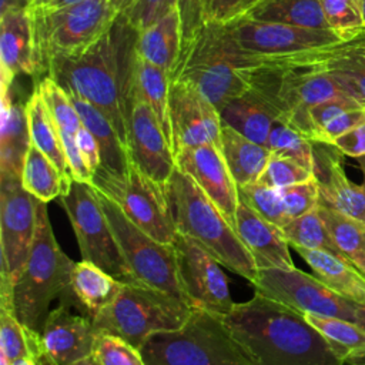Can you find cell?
<instances>
[{
  "label": "cell",
  "mask_w": 365,
  "mask_h": 365,
  "mask_svg": "<svg viewBox=\"0 0 365 365\" xmlns=\"http://www.w3.org/2000/svg\"><path fill=\"white\" fill-rule=\"evenodd\" d=\"M138 30L125 14L87 48L53 58L47 76L63 88L97 107L114 125L127 147L131 110L135 101Z\"/></svg>",
  "instance_id": "1"
},
{
  "label": "cell",
  "mask_w": 365,
  "mask_h": 365,
  "mask_svg": "<svg viewBox=\"0 0 365 365\" xmlns=\"http://www.w3.org/2000/svg\"><path fill=\"white\" fill-rule=\"evenodd\" d=\"M222 318L258 365H344L304 314L257 291Z\"/></svg>",
  "instance_id": "2"
},
{
  "label": "cell",
  "mask_w": 365,
  "mask_h": 365,
  "mask_svg": "<svg viewBox=\"0 0 365 365\" xmlns=\"http://www.w3.org/2000/svg\"><path fill=\"white\" fill-rule=\"evenodd\" d=\"M230 58L240 71L302 66L345 43L329 29H308L240 17L221 24Z\"/></svg>",
  "instance_id": "3"
},
{
  "label": "cell",
  "mask_w": 365,
  "mask_h": 365,
  "mask_svg": "<svg viewBox=\"0 0 365 365\" xmlns=\"http://www.w3.org/2000/svg\"><path fill=\"white\" fill-rule=\"evenodd\" d=\"M170 214L178 234L204 247L221 265L251 284L258 268L235 228L198 184L177 165L165 185Z\"/></svg>",
  "instance_id": "4"
},
{
  "label": "cell",
  "mask_w": 365,
  "mask_h": 365,
  "mask_svg": "<svg viewBox=\"0 0 365 365\" xmlns=\"http://www.w3.org/2000/svg\"><path fill=\"white\" fill-rule=\"evenodd\" d=\"M140 351L147 365H258L222 315L204 309L178 329L153 334Z\"/></svg>",
  "instance_id": "5"
},
{
  "label": "cell",
  "mask_w": 365,
  "mask_h": 365,
  "mask_svg": "<svg viewBox=\"0 0 365 365\" xmlns=\"http://www.w3.org/2000/svg\"><path fill=\"white\" fill-rule=\"evenodd\" d=\"M46 204L38 201L36 237L11 295L16 317L37 334L50 312V302L54 298L61 301L68 294L76 265L54 237Z\"/></svg>",
  "instance_id": "6"
},
{
  "label": "cell",
  "mask_w": 365,
  "mask_h": 365,
  "mask_svg": "<svg viewBox=\"0 0 365 365\" xmlns=\"http://www.w3.org/2000/svg\"><path fill=\"white\" fill-rule=\"evenodd\" d=\"M192 307L161 289L144 284H123L113 302L93 318L94 331L117 335L135 348L155 332L181 328L192 312Z\"/></svg>",
  "instance_id": "7"
},
{
  "label": "cell",
  "mask_w": 365,
  "mask_h": 365,
  "mask_svg": "<svg viewBox=\"0 0 365 365\" xmlns=\"http://www.w3.org/2000/svg\"><path fill=\"white\" fill-rule=\"evenodd\" d=\"M30 10L41 73H46L53 58L87 48L118 16L108 0H84L61 9Z\"/></svg>",
  "instance_id": "8"
},
{
  "label": "cell",
  "mask_w": 365,
  "mask_h": 365,
  "mask_svg": "<svg viewBox=\"0 0 365 365\" xmlns=\"http://www.w3.org/2000/svg\"><path fill=\"white\" fill-rule=\"evenodd\" d=\"M91 184L150 237L163 244L174 242L177 231L170 214L165 187L151 180L131 161L123 174L97 168Z\"/></svg>",
  "instance_id": "9"
},
{
  "label": "cell",
  "mask_w": 365,
  "mask_h": 365,
  "mask_svg": "<svg viewBox=\"0 0 365 365\" xmlns=\"http://www.w3.org/2000/svg\"><path fill=\"white\" fill-rule=\"evenodd\" d=\"M58 201L74 230L81 259L98 265L123 284H140L128 269L94 185L73 180Z\"/></svg>",
  "instance_id": "10"
},
{
  "label": "cell",
  "mask_w": 365,
  "mask_h": 365,
  "mask_svg": "<svg viewBox=\"0 0 365 365\" xmlns=\"http://www.w3.org/2000/svg\"><path fill=\"white\" fill-rule=\"evenodd\" d=\"M38 200L19 177L0 174V308L14 312L13 287L30 254L37 228Z\"/></svg>",
  "instance_id": "11"
},
{
  "label": "cell",
  "mask_w": 365,
  "mask_h": 365,
  "mask_svg": "<svg viewBox=\"0 0 365 365\" xmlns=\"http://www.w3.org/2000/svg\"><path fill=\"white\" fill-rule=\"evenodd\" d=\"M173 78L192 84L218 111L250 90L248 81L230 58L221 24L215 21L202 26L182 54Z\"/></svg>",
  "instance_id": "12"
},
{
  "label": "cell",
  "mask_w": 365,
  "mask_h": 365,
  "mask_svg": "<svg viewBox=\"0 0 365 365\" xmlns=\"http://www.w3.org/2000/svg\"><path fill=\"white\" fill-rule=\"evenodd\" d=\"M97 192L133 277L140 284L161 289L187 302L180 285L173 244H163L150 237L133 224L108 197Z\"/></svg>",
  "instance_id": "13"
},
{
  "label": "cell",
  "mask_w": 365,
  "mask_h": 365,
  "mask_svg": "<svg viewBox=\"0 0 365 365\" xmlns=\"http://www.w3.org/2000/svg\"><path fill=\"white\" fill-rule=\"evenodd\" d=\"M252 285L257 292L301 314L345 319L365 328V304L336 292L314 274H307L298 268L258 269Z\"/></svg>",
  "instance_id": "14"
},
{
  "label": "cell",
  "mask_w": 365,
  "mask_h": 365,
  "mask_svg": "<svg viewBox=\"0 0 365 365\" xmlns=\"http://www.w3.org/2000/svg\"><path fill=\"white\" fill-rule=\"evenodd\" d=\"M180 285L194 309L227 315L235 305L221 264L198 242L178 234L173 242Z\"/></svg>",
  "instance_id": "15"
},
{
  "label": "cell",
  "mask_w": 365,
  "mask_h": 365,
  "mask_svg": "<svg viewBox=\"0 0 365 365\" xmlns=\"http://www.w3.org/2000/svg\"><path fill=\"white\" fill-rule=\"evenodd\" d=\"M168 120L174 155L184 148L204 144L221 147L222 123L218 108L181 78H173L170 83Z\"/></svg>",
  "instance_id": "16"
},
{
  "label": "cell",
  "mask_w": 365,
  "mask_h": 365,
  "mask_svg": "<svg viewBox=\"0 0 365 365\" xmlns=\"http://www.w3.org/2000/svg\"><path fill=\"white\" fill-rule=\"evenodd\" d=\"M127 151L138 170L160 185H167L175 168L171 143L153 110L140 98H135L130 115Z\"/></svg>",
  "instance_id": "17"
},
{
  "label": "cell",
  "mask_w": 365,
  "mask_h": 365,
  "mask_svg": "<svg viewBox=\"0 0 365 365\" xmlns=\"http://www.w3.org/2000/svg\"><path fill=\"white\" fill-rule=\"evenodd\" d=\"M342 157L332 144L314 143L312 173L319 190V202L365 222V157L356 158L364 175L361 184L348 178Z\"/></svg>",
  "instance_id": "18"
},
{
  "label": "cell",
  "mask_w": 365,
  "mask_h": 365,
  "mask_svg": "<svg viewBox=\"0 0 365 365\" xmlns=\"http://www.w3.org/2000/svg\"><path fill=\"white\" fill-rule=\"evenodd\" d=\"M174 157L175 165L198 184L234 227L240 201L238 185L225 164L221 148L214 144H204L184 148Z\"/></svg>",
  "instance_id": "19"
},
{
  "label": "cell",
  "mask_w": 365,
  "mask_h": 365,
  "mask_svg": "<svg viewBox=\"0 0 365 365\" xmlns=\"http://www.w3.org/2000/svg\"><path fill=\"white\" fill-rule=\"evenodd\" d=\"M70 308L60 304L50 311L38 332L41 352L53 365H70L93 352L96 331L91 318L73 314Z\"/></svg>",
  "instance_id": "20"
},
{
  "label": "cell",
  "mask_w": 365,
  "mask_h": 365,
  "mask_svg": "<svg viewBox=\"0 0 365 365\" xmlns=\"http://www.w3.org/2000/svg\"><path fill=\"white\" fill-rule=\"evenodd\" d=\"M234 228L258 269L295 268L289 254V242L281 228L259 215L241 197L235 212Z\"/></svg>",
  "instance_id": "21"
},
{
  "label": "cell",
  "mask_w": 365,
  "mask_h": 365,
  "mask_svg": "<svg viewBox=\"0 0 365 365\" xmlns=\"http://www.w3.org/2000/svg\"><path fill=\"white\" fill-rule=\"evenodd\" d=\"M1 84H11L19 76L38 74L33 19L30 9H10L0 14Z\"/></svg>",
  "instance_id": "22"
},
{
  "label": "cell",
  "mask_w": 365,
  "mask_h": 365,
  "mask_svg": "<svg viewBox=\"0 0 365 365\" xmlns=\"http://www.w3.org/2000/svg\"><path fill=\"white\" fill-rule=\"evenodd\" d=\"M13 83L1 84L0 174L20 178L31 138L26 103H21L13 93Z\"/></svg>",
  "instance_id": "23"
},
{
  "label": "cell",
  "mask_w": 365,
  "mask_h": 365,
  "mask_svg": "<svg viewBox=\"0 0 365 365\" xmlns=\"http://www.w3.org/2000/svg\"><path fill=\"white\" fill-rule=\"evenodd\" d=\"M123 282L101 269L98 265L81 259L76 262L71 272L68 294L61 299V304L77 307L93 318L104 307L115 299L121 291Z\"/></svg>",
  "instance_id": "24"
},
{
  "label": "cell",
  "mask_w": 365,
  "mask_h": 365,
  "mask_svg": "<svg viewBox=\"0 0 365 365\" xmlns=\"http://www.w3.org/2000/svg\"><path fill=\"white\" fill-rule=\"evenodd\" d=\"M182 51V31L178 7L138 31L137 53L144 60L164 68L171 78Z\"/></svg>",
  "instance_id": "25"
},
{
  "label": "cell",
  "mask_w": 365,
  "mask_h": 365,
  "mask_svg": "<svg viewBox=\"0 0 365 365\" xmlns=\"http://www.w3.org/2000/svg\"><path fill=\"white\" fill-rule=\"evenodd\" d=\"M312 274L336 292L365 304V275L348 259L322 250L292 247Z\"/></svg>",
  "instance_id": "26"
},
{
  "label": "cell",
  "mask_w": 365,
  "mask_h": 365,
  "mask_svg": "<svg viewBox=\"0 0 365 365\" xmlns=\"http://www.w3.org/2000/svg\"><path fill=\"white\" fill-rule=\"evenodd\" d=\"M221 123L231 127L244 137L267 145L269 131L278 115L252 90L230 100L220 110Z\"/></svg>",
  "instance_id": "27"
},
{
  "label": "cell",
  "mask_w": 365,
  "mask_h": 365,
  "mask_svg": "<svg viewBox=\"0 0 365 365\" xmlns=\"http://www.w3.org/2000/svg\"><path fill=\"white\" fill-rule=\"evenodd\" d=\"M220 148L238 187L257 182L272 154L267 145L258 144L224 124Z\"/></svg>",
  "instance_id": "28"
},
{
  "label": "cell",
  "mask_w": 365,
  "mask_h": 365,
  "mask_svg": "<svg viewBox=\"0 0 365 365\" xmlns=\"http://www.w3.org/2000/svg\"><path fill=\"white\" fill-rule=\"evenodd\" d=\"M68 94L76 106L81 124L96 137L98 143L101 157L98 168L110 173L123 174L130 164V157L125 144L120 138L111 121L97 107H94L84 98L73 93Z\"/></svg>",
  "instance_id": "29"
},
{
  "label": "cell",
  "mask_w": 365,
  "mask_h": 365,
  "mask_svg": "<svg viewBox=\"0 0 365 365\" xmlns=\"http://www.w3.org/2000/svg\"><path fill=\"white\" fill-rule=\"evenodd\" d=\"M26 113L31 144L36 145L43 154H46L58 168L64 180L71 184L73 177L66 160L58 127L53 120L37 87L26 101Z\"/></svg>",
  "instance_id": "30"
},
{
  "label": "cell",
  "mask_w": 365,
  "mask_h": 365,
  "mask_svg": "<svg viewBox=\"0 0 365 365\" xmlns=\"http://www.w3.org/2000/svg\"><path fill=\"white\" fill-rule=\"evenodd\" d=\"M318 64L338 81L348 97L365 106V50L355 38L335 47Z\"/></svg>",
  "instance_id": "31"
},
{
  "label": "cell",
  "mask_w": 365,
  "mask_h": 365,
  "mask_svg": "<svg viewBox=\"0 0 365 365\" xmlns=\"http://www.w3.org/2000/svg\"><path fill=\"white\" fill-rule=\"evenodd\" d=\"M344 365H365V328L345 319L304 314Z\"/></svg>",
  "instance_id": "32"
},
{
  "label": "cell",
  "mask_w": 365,
  "mask_h": 365,
  "mask_svg": "<svg viewBox=\"0 0 365 365\" xmlns=\"http://www.w3.org/2000/svg\"><path fill=\"white\" fill-rule=\"evenodd\" d=\"M244 17L308 29H328L319 0H261Z\"/></svg>",
  "instance_id": "33"
},
{
  "label": "cell",
  "mask_w": 365,
  "mask_h": 365,
  "mask_svg": "<svg viewBox=\"0 0 365 365\" xmlns=\"http://www.w3.org/2000/svg\"><path fill=\"white\" fill-rule=\"evenodd\" d=\"M317 211L344 257L365 275V222L321 202Z\"/></svg>",
  "instance_id": "34"
},
{
  "label": "cell",
  "mask_w": 365,
  "mask_h": 365,
  "mask_svg": "<svg viewBox=\"0 0 365 365\" xmlns=\"http://www.w3.org/2000/svg\"><path fill=\"white\" fill-rule=\"evenodd\" d=\"M20 180L23 187L43 202L60 198L71 185L64 180L54 163L33 144L26 155Z\"/></svg>",
  "instance_id": "35"
},
{
  "label": "cell",
  "mask_w": 365,
  "mask_h": 365,
  "mask_svg": "<svg viewBox=\"0 0 365 365\" xmlns=\"http://www.w3.org/2000/svg\"><path fill=\"white\" fill-rule=\"evenodd\" d=\"M170 83H171V76L168 71L137 56L135 98L143 100L153 110L168 140H170V120H168Z\"/></svg>",
  "instance_id": "36"
},
{
  "label": "cell",
  "mask_w": 365,
  "mask_h": 365,
  "mask_svg": "<svg viewBox=\"0 0 365 365\" xmlns=\"http://www.w3.org/2000/svg\"><path fill=\"white\" fill-rule=\"evenodd\" d=\"M40 335L26 328L16 314L10 309L0 308V359L9 364L33 356H41Z\"/></svg>",
  "instance_id": "37"
},
{
  "label": "cell",
  "mask_w": 365,
  "mask_h": 365,
  "mask_svg": "<svg viewBox=\"0 0 365 365\" xmlns=\"http://www.w3.org/2000/svg\"><path fill=\"white\" fill-rule=\"evenodd\" d=\"M281 231L291 247L322 250L339 258H345L329 235L317 208L298 218L289 220L284 227H281Z\"/></svg>",
  "instance_id": "38"
},
{
  "label": "cell",
  "mask_w": 365,
  "mask_h": 365,
  "mask_svg": "<svg viewBox=\"0 0 365 365\" xmlns=\"http://www.w3.org/2000/svg\"><path fill=\"white\" fill-rule=\"evenodd\" d=\"M267 147L272 154L292 158L311 171L314 168V143L284 120L272 124Z\"/></svg>",
  "instance_id": "39"
},
{
  "label": "cell",
  "mask_w": 365,
  "mask_h": 365,
  "mask_svg": "<svg viewBox=\"0 0 365 365\" xmlns=\"http://www.w3.org/2000/svg\"><path fill=\"white\" fill-rule=\"evenodd\" d=\"M37 88L40 90L44 103L58 127V131L76 134L83 124L68 91L50 76H46L37 84Z\"/></svg>",
  "instance_id": "40"
},
{
  "label": "cell",
  "mask_w": 365,
  "mask_h": 365,
  "mask_svg": "<svg viewBox=\"0 0 365 365\" xmlns=\"http://www.w3.org/2000/svg\"><path fill=\"white\" fill-rule=\"evenodd\" d=\"M328 29L345 41L364 31L362 0H319Z\"/></svg>",
  "instance_id": "41"
},
{
  "label": "cell",
  "mask_w": 365,
  "mask_h": 365,
  "mask_svg": "<svg viewBox=\"0 0 365 365\" xmlns=\"http://www.w3.org/2000/svg\"><path fill=\"white\" fill-rule=\"evenodd\" d=\"M238 195L244 198L259 215L279 228L289 221L284 208L281 190L257 181L238 187Z\"/></svg>",
  "instance_id": "42"
},
{
  "label": "cell",
  "mask_w": 365,
  "mask_h": 365,
  "mask_svg": "<svg viewBox=\"0 0 365 365\" xmlns=\"http://www.w3.org/2000/svg\"><path fill=\"white\" fill-rule=\"evenodd\" d=\"M91 356L98 365H147L138 348L103 331L96 332Z\"/></svg>",
  "instance_id": "43"
},
{
  "label": "cell",
  "mask_w": 365,
  "mask_h": 365,
  "mask_svg": "<svg viewBox=\"0 0 365 365\" xmlns=\"http://www.w3.org/2000/svg\"><path fill=\"white\" fill-rule=\"evenodd\" d=\"M311 178H314V173L307 167L301 165L298 161L282 155L271 154L267 167L258 181L269 187L282 190L308 181Z\"/></svg>",
  "instance_id": "44"
},
{
  "label": "cell",
  "mask_w": 365,
  "mask_h": 365,
  "mask_svg": "<svg viewBox=\"0 0 365 365\" xmlns=\"http://www.w3.org/2000/svg\"><path fill=\"white\" fill-rule=\"evenodd\" d=\"M356 107H362V104H359L356 100L351 97L331 98L308 107L305 117V135L311 141H315L317 134L325 124H328L336 115Z\"/></svg>",
  "instance_id": "45"
},
{
  "label": "cell",
  "mask_w": 365,
  "mask_h": 365,
  "mask_svg": "<svg viewBox=\"0 0 365 365\" xmlns=\"http://www.w3.org/2000/svg\"><path fill=\"white\" fill-rule=\"evenodd\" d=\"M281 194L288 220L308 214L319 204V190L315 178L282 188Z\"/></svg>",
  "instance_id": "46"
},
{
  "label": "cell",
  "mask_w": 365,
  "mask_h": 365,
  "mask_svg": "<svg viewBox=\"0 0 365 365\" xmlns=\"http://www.w3.org/2000/svg\"><path fill=\"white\" fill-rule=\"evenodd\" d=\"M177 7L181 17L182 57V54L197 37L198 31L207 23V0H178Z\"/></svg>",
  "instance_id": "47"
},
{
  "label": "cell",
  "mask_w": 365,
  "mask_h": 365,
  "mask_svg": "<svg viewBox=\"0 0 365 365\" xmlns=\"http://www.w3.org/2000/svg\"><path fill=\"white\" fill-rule=\"evenodd\" d=\"M178 0H138L127 13L128 21L140 31L177 7Z\"/></svg>",
  "instance_id": "48"
},
{
  "label": "cell",
  "mask_w": 365,
  "mask_h": 365,
  "mask_svg": "<svg viewBox=\"0 0 365 365\" xmlns=\"http://www.w3.org/2000/svg\"><path fill=\"white\" fill-rule=\"evenodd\" d=\"M365 124V107H356L352 110H348L339 115H336L334 120H331L328 124H325L319 133L317 134V138L314 143H325L332 144L334 140L344 135L345 133Z\"/></svg>",
  "instance_id": "49"
},
{
  "label": "cell",
  "mask_w": 365,
  "mask_h": 365,
  "mask_svg": "<svg viewBox=\"0 0 365 365\" xmlns=\"http://www.w3.org/2000/svg\"><path fill=\"white\" fill-rule=\"evenodd\" d=\"M261 0H207V21L220 24L244 17Z\"/></svg>",
  "instance_id": "50"
},
{
  "label": "cell",
  "mask_w": 365,
  "mask_h": 365,
  "mask_svg": "<svg viewBox=\"0 0 365 365\" xmlns=\"http://www.w3.org/2000/svg\"><path fill=\"white\" fill-rule=\"evenodd\" d=\"M332 145L336 147L344 155L354 158L365 157V124L338 137L332 141Z\"/></svg>",
  "instance_id": "51"
},
{
  "label": "cell",
  "mask_w": 365,
  "mask_h": 365,
  "mask_svg": "<svg viewBox=\"0 0 365 365\" xmlns=\"http://www.w3.org/2000/svg\"><path fill=\"white\" fill-rule=\"evenodd\" d=\"M76 143L84 161L87 163L88 168L94 174V171L100 167V163H101L100 147L96 137L84 125H81L76 133Z\"/></svg>",
  "instance_id": "52"
},
{
  "label": "cell",
  "mask_w": 365,
  "mask_h": 365,
  "mask_svg": "<svg viewBox=\"0 0 365 365\" xmlns=\"http://www.w3.org/2000/svg\"><path fill=\"white\" fill-rule=\"evenodd\" d=\"M84 0H33L30 7L37 9H61L67 6H73L77 3H81Z\"/></svg>",
  "instance_id": "53"
},
{
  "label": "cell",
  "mask_w": 365,
  "mask_h": 365,
  "mask_svg": "<svg viewBox=\"0 0 365 365\" xmlns=\"http://www.w3.org/2000/svg\"><path fill=\"white\" fill-rule=\"evenodd\" d=\"M33 0H0V14L10 9H30Z\"/></svg>",
  "instance_id": "54"
},
{
  "label": "cell",
  "mask_w": 365,
  "mask_h": 365,
  "mask_svg": "<svg viewBox=\"0 0 365 365\" xmlns=\"http://www.w3.org/2000/svg\"><path fill=\"white\" fill-rule=\"evenodd\" d=\"M117 14H125L138 0H108Z\"/></svg>",
  "instance_id": "55"
},
{
  "label": "cell",
  "mask_w": 365,
  "mask_h": 365,
  "mask_svg": "<svg viewBox=\"0 0 365 365\" xmlns=\"http://www.w3.org/2000/svg\"><path fill=\"white\" fill-rule=\"evenodd\" d=\"M70 365H98V364H97V361L90 355V356H86V358H83V359H78V361H76V362H73V364H70Z\"/></svg>",
  "instance_id": "56"
},
{
  "label": "cell",
  "mask_w": 365,
  "mask_h": 365,
  "mask_svg": "<svg viewBox=\"0 0 365 365\" xmlns=\"http://www.w3.org/2000/svg\"><path fill=\"white\" fill-rule=\"evenodd\" d=\"M355 40L362 46V48L365 50V31H362V33H359L356 37H355Z\"/></svg>",
  "instance_id": "57"
},
{
  "label": "cell",
  "mask_w": 365,
  "mask_h": 365,
  "mask_svg": "<svg viewBox=\"0 0 365 365\" xmlns=\"http://www.w3.org/2000/svg\"><path fill=\"white\" fill-rule=\"evenodd\" d=\"M36 361H37V365H53V364H51V362L44 356V355L38 356Z\"/></svg>",
  "instance_id": "58"
},
{
  "label": "cell",
  "mask_w": 365,
  "mask_h": 365,
  "mask_svg": "<svg viewBox=\"0 0 365 365\" xmlns=\"http://www.w3.org/2000/svg\"><path fill=\"white\" fill-rule=\"evenodd\" d=\"M362 21H364V31H365V0H362Z\"/></svg>",
  "instance_id": "59"
}]
</instances>
